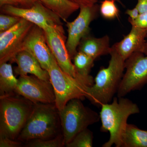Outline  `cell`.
I'll return each instance as SVG.
<instances>
[{
	"instance_id": "obj_1",
	"label": "cell",
	"mask_w": 147,
	"mask_h": 147,
	"mask_svg": "<svg viewBox=\"0 0 147 147\" xmlns=\"http://www.w3.org/2000/svg\"><path fill=\"white\" fill-rule=\"evenodd\" d=\"M111 57L107 67H102L88 87L86 98L93 104L101 106L109 103L117 93L125 69V60L112 47Z\"/></svg>"
},
{
	"instance_id": "obj_2",
	"label": "cell",
	"mask_w": 147,
	"mask_h": 147,
	"mask_svg": "<svg viewBox=\"0 0 147 147\" xmlns=\"http://www.w3.org/2000/svg\"><path fill=\"white\" fill-rule=\"evenodd\" d=\"M113 102L100 106V131L109 132L110 138L102 147H121V139L129 116L140 113L137 104L124 97H114Z\"/></svg>"
},
{
	"instance_id": "obj_3",
	"label": "cell",
	"mask_w": 147,
	"mask_h": 147,
	"mask_svg": "<svg viewBox=\"0 0 147 147\" xmlns=\"http://www.w3.org/2000/svg\"><path fill=\"white\" fill-rule=\"evenodd\" d=\"M61 128L59 110L55 104L34 103L17 140L26 143L35 139H53L60 134Z\"/></svg>"
},
{
	"instance_id": "obj_4",
	"label": "cell",
	"mask_w": 147,
	"mask_h": 147,
	"mask_svg": "<svg viewBox=\"0 0 147 147\" xmlns=\"http://www.w3.org/2000/svg\"><path fill=\"white\" fill-rule=\"evenodd\" d=\"M34 103L17 94L0 97V137L17 140Z\"/></svg>"
},
{
	"instance_id": "obj_5",
	"label": "cell",
	"mask_w": 147,
	"mask_h": 147,
	"mask_svg": "<svg viewBox=\"0 0 147 147\" xmlns=\"http://www.w3.org/2000/svg\"><path fill=\"white\" fill-rule=\"evenodd\" d=\"M59 113L65 146L79 132L100 120L99 114L78 98L69 100Z\"/></svg>"
},
{
	"instance_id": "obj_6",
	"label": "cell",
	"mask_w": 147,
	"mask_h": 147,
	"mask_svg": "<svg viewBox=\"0 0 147 147\" xmlns=\"http://www.w3.org/2000/svg\"><path fill=\"white\" fill-rule=\"evenodd\" d=\"M48 71L55 92V105L59 111L69 100L75 98L83 100L86 98L88 86L80 79L64 72L54 57Z\"/></svg>"
},
{
	"instance_id": "obj_7",
	"label": "cell",
	"mask_w": 147,
	"mask_h": 147,
	"mask_svg": "<svg viewBox=\"0 0 147 147\" xmlns=\"http://www.w3.org/2000/svg\"><path fill=\"white\" fill-rule=\"evenodd\" d=\"M125 69L117 93L118 98L141 89L147 84V55L133 53L125 61Z\"/></svg>"
},
{
	"instance_id": "obj_8",
	"label": "cell",
	"mask_w": 147,
	"mask_h": 147,
	"mask_svg": "<svg viewBox=\"0 0 147 147\" xmlns=\"http://www.w3.org/2000/svg\"><path fill=\"white\" fill-rule=\"evenodd\" d=\"M100 7L96 4L92 6H80V12L75 20L67 22V37L66 46L71 59L77 52L80 41L84 37L90 34V26L98 15Z\"/></svg>"
},
{
	"instance_id": "obj_9",
	"label": "cell",
	"mask_w": 147,
	"mask_h": 147,
	"mask_svg": "<svg viewBox=\"0 0 147 147\" xmlns=\"http://www.w3.org/2000/svg\"><path fill=\"white\" fill-rule=\"evenodd\" d=\"M34 25L22 18L12 28L0 32V64L14 62L25 38Z\"/></svg>"
},
{
	"instance_id": "obj_10",
	"label": "cell",
	"mask_w": 147,
	"mask_h": 147,
	"mask_svg": "<svg viewBox=\"0 0 147 147\" xmlns=\"http://www.w3.org/2000/svg\"><path fill=\"white\" fill-rule=\"evenodd\" d=\"M15 93L34 103L55 104V95L50 81L34 75H22L18 78Z\"/></svg>"
},
{
	"instance_id": "obj_11",
	"label": "cell",
	"mask_w": 147,
	"mask_h": 147,
	"mask_svg": "<svg viewBox=\"0 0 147 147\" xmlns=\"http://www.w3.org/2000/svg\"><path fill=\"white\" fill-rule=\"evenodd\" d=\"M42 30L47 45L60 67L69 75L78 78L74 65L66 46V38L62 25L47 26Z\"/></svg>"
},
{
	"instance_id": "obj_12",
	"label": "cell",
	"mask_w": 147,
	"mask_h": 147,
	"mask_svg": "<svg viewBox=\"0 0 147 147\" xmlns=\"http://www.w3.org/2000/svg\"><path fill=\"white\" fill-rule=\"evenodd\" d=\"M1 8L4 13L24 18L42 29L47 26L62 25L61 18L39 1L29 8L9 5L4 6Z\"/></svg>"
},
{
	"instance_id": "obj_13",
	"label": "cell",
	"mask_w": 147,
	"mask_h": 147,
	"mask_svg": "<svg viewBox=\"0 0 147 147\" xmlns=\"http://www.w3.org/2000/svg\"><path fill=\"white\" fill-rule=\"evenodd\" d=\"M23 50L32 54L42 68L48 71L54 56L47 45L42 28L34 25L24 40L21 51Z\"/></svg>"
},
{
	"instance_id": "obj_14",
	"label": "cell",
	"mask_w": 147,
	"mask_h": 147,
	"mask_svg": "<svg viewBox=\"0 0 147 147\" xmlns=\"http://www.w3.org/2000/svg\"><path fill=\"white\" fill-rule=\"evenodd\" d=\"M147 29L131 26L128 34L112 47L125 61L134 53L139 52L147 55Z\"/></svg>"
},
{
	"instance_id": "obj_15",
	"label": "cell",
	"mask_w": 147,
	"mask_h": 147,
	"mask_svg": "<svg viewBox=\"0 0 147 147\" xmlns=\"http://www.w3.org/2000/svg\"><path fill=\"white\" fill-rule=\"evenodd\" d=\"M14 62L17 65L13 69L16 75L30 74L42 80L50 81L48 71L42 68L39 61L28 51L23 50L18 53Z\"/></svg>"
},
{
	"instance_id": "obj_16",
	"label": "cell",
	"mask_w": 147,
	"mask_h": 147,
	"mask_svg": "<svg viewBox=\"0 0 147 147\" xmlns=\"http://www.w3.org/2000/svg\"><path fill=\"white\" fill-rule=\"evenodd\" d=\"M110 37L108 35L96 38L90 34L84 37L80 41L78 51L85 53L95 60L101 56L110 54Z\"/></svg>"
},
{
	"instance_id": "obj_17",
	"label": "cell",
	"mask_w": 147,
	"mask_h": 147,
	"mask_svg": "<svg viewBox=\"0 0 147 147\" xmlns=\"http://www.w3.org/2000/svg\"><path fill=\"white\" fill-rule=\"evenodd\" d=\"M18 81L10 63L0 64V97L16 94Z\"/></svg>"
},
{
	"instance_id": "obj_18",
	"label": "cell",
	"mask_w": 147,
	"mask_h": 147,
	"mask_svg": "<svg viewBox=\"0 0 147 147\" xmlns=\"http://www.w3.org/2000/svg\"><path fill=\"white\" fill-rule=\"evenodd\" d=\"M38 1L65 22H67V19L74 12L80 8L79 5L70 0H38Z\"/></svg>"
},
{
	"instance_id": "obj_19",
	"label": "cell",
	"mask_w": 147,
	"mask_h": 147,
	"mask_svg": "<svg viewBox=\"0 0 147 147\" xmlns=\"http://www.w3.org/2000/svg\"><path fill=\"white\" fill-rule=\"evenodd\" d=\"M121 147H147V130L127 123L122 137Z\"/></svg>"
},
{
	"instance_id": "obj_20",
	"label": "cell",
	"mask_w": 147,
	"mask_h": 147,
	"mask_svg": "<svg viewBox=\"0 0 147 147\" xmlns=\"http://www.w3.org/2000/svg\"><path fill=\"white\" fill-rule=\"evenodd\" d=\"M73 59L77 77L92 86L94 83V79L89 74L94 65V59L85 53L77 51Z\"/></svg>"
},
{
	"instance_id": "obj_21",
	"label": "cell",
	"mask_w": 147,
	"mask_h": 147,
	"mask_svg": "<svg viewBox=\"0 0 147 147\" xmlns=\"http://www.w3.org/2000/svg\"><path fill=\"white\" fill-rule=\"evenodd\" d=\"M93 134L88 128L79 132L74 137L67 147H92L93 146Z\"/></svg>"
},
{
	"instance_id": "obj_22",
	"label": "cell",
	"mask_w": 147,
	"mask_h": 147,
	"mask_svg": "<svg viewBox=\"0 0 147 147\" xmlns=\"http://www.w3.org/2000/svg\"><path fill=\"white\" fill-rule=\"evenodd\" d=\"M28 147H62L65 146L62 132L53 139H35L27 142Z\"/></svg>"
},
{
	"instance_id": "obj_23",
	"label": "cell",
	"mask_w": 147,
	"mask_h": 147,
	"mask_svg": "<svg viewBox=\"0 0 147 147\" xmlns=\"http://www.w3.org/2000/svg\"><path fill=\"white\" fill-rule=\"evenodd\" d=\"M115 0H103L101 2L99 11L102 17L107 19L118 18L119 10L115 4Z\"/></svg>"
},
{
	"instance_id": "obj_24",
	"label": "cell",
	"mask_w": 147,
	"mask_h": 147,
	"mask_svg": "<svg viewBox=\"0 0 147 147\" xmlns=\"http://www.w3.org/2000/svg\"><path fill=\"white\" fill-rule=\"evenodd\" d=\"M18 16L4 14L0 15V32L5 31L16 25L21 19Z\"/></svg>"
},
{
	"instance_id": "obj_25",
	"label": "cell",
	"mask_w": 147,
	"mask_h": 147,
	"mask_svg": "<svg viewBox=\"0 0 147 147\" xmlns=\"http://www.w3.org/2000/svg\"><path fill=\"white\" fill-rule=\"evenodd\" d=\"M129 22L131 26L137 27L140 28L147 29V11L139 14L134 20L129 18Z\"/></svg>"
},
{
	"instance_id": "obj_26",
	"label": "cell",
	"mask_w": 147,
	"mask_h": 147,
	"mask_svg": "<svg viewBox=\"0 0 147 147\" xmlns=\"http://www.w3.org/2000/svg\"><path fill=\"white\" fill-rule=\"evenodd\" d=\"M23 143L7 137H0V147H20Z\"/></svg>"
},
{
	"instance_id": "obj_27",
	"label": "cell",
	"mask_w": 147,
	"mask_h": 147,
	"mask_svg": "<svg viewBox=\"0 0 147 147\" xmlns=\"http://www.w3.org/2000/svg\"><path fill=\"white\" fill-rule=\"evenodd\" d=\"M79 5L80 6H92L96 4L98 0H70Z\"/></svg>"
},
{
	"instance_id": "obj_28",
	"label": "cell",
	"mask_w": 147,
	"mask_h": 147,
	"mask_svg": "<svg viewBox=\"0 0 147 147\" xmlns=\"http://www.w3.org/2000/svg\"><path fill=\"white\" fill-rule=\"evenodd\" d=\"M139 13H143L147 11V0H138L136 6Z\"/></svg>"
},
{
	"instance_id": "obj_29",
	"label": "cell",
	"mask_w": 147,
	"mask_h": 147,
	"mask_svg": "<svg viewBox=\"0 0 147 147\" xmlns=\"http://www.w3.org/2000/svg\"><path fill=\"white\" fill-rule=\"evenodd\" d=\"M125 13L129 16V18L131 20L136 19L140 14L139 10L136 7L132 9H127L125 11Z\"/></svg>"
},
{
	"instance_id": "obj_30",
	"label": "cell",
	"mask_w": 147,
	"mask_h": 147,
	"mask_svg": "<svg viewBox=\"0 0 147 147\" xmlns=\"http://www.w3.org/2000/svg\"><path fill=\"white\" fill-rule=\"evenodd\" d=\"M19 4L21 5L24 8H29L38 1V0H18Z\"/></svg>"
},
{
	"instance_id": "obj_31",
	"label": "cell",
	"mask_w": 147,
	"mask_h": 147,
	"mask_svg": "<svg viewBox=\"0 0 147 147\" xmlns=\"http://www.w3.org/2000/svg\"><path fill=\"white\" fill-rule=\"evenodd\" d=\"M19 5L18 0H0V7L5 5H13L17 6Z\"/></svg>"
},
{
	"instance_id": "obj_32",
	"label": "cell",
	"mask_w": 147,
	"mask_h": 147,
	"mask_svg": "<svg viewBox=\"0 0 147 147\" xmlns=\"http://www.w3.org/2000/svg\"><path fill=\"white\" fill-rule=\"evenodd\" d=\"M116 2H117L121 4V5H123V4L122 3L121 1V0H115Z\"/></svg>"
}]
</instances>
